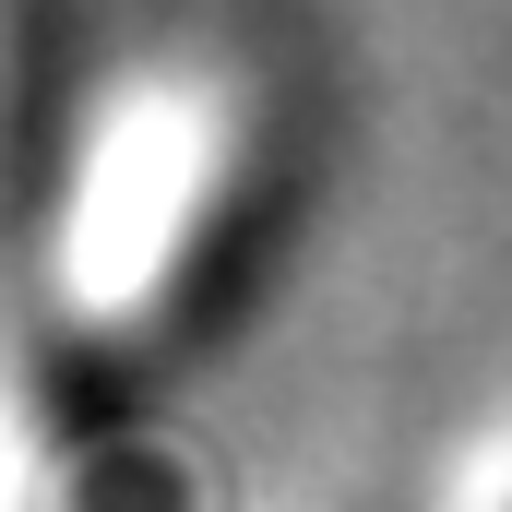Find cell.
<instances>
[{
	"instance_id": "1",
	"label": "cell",
	"mask_w": 512,
	"mask_h": 512,
	"mask_svg": "<svg viewBox=\"0 0 512 512\" xmlns=\"http://www.w3.org/2000/svg\"><path fill=\"white\" fill-rule=\"evenodd\" d=\"M286 203H298V155L251 131V143H227L215 155V179L191 191V215L167 227V251H155V298H143V334H167V346H203V334H227L239 310H251L262 262L286 239Z\"/></svg>"
}]
</instances>
